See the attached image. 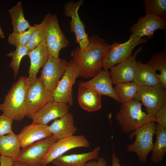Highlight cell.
<instances>
[{"label":"cell","instance_id":"obj_1","mask_svg":"<svg viewBox=\"0 0 166 166\" xmlns=\"http://www.w3.org/2000/svg\"><path fill=\"white\" fill-rule=\"evenodd\" d=\"M89 43L84 48L77 47L72 51V59L79 66L80 77L93 78L101 69L103 59L110 45L98 35H93L89 38Z\"/></svg>","mask_w":166,"mask_h":166},{"label":"cell","instance_id":"obj_2","mask_svg":"<svg viewBox=\"0 0 166 166\" xmlns=\"http://www.w3.org/2000/svg\"><path fill=\"white\" fill-rule=\"evenodd\" d=\"M30 84L28 77L23 76L13 84L0 104L2 114L17 121H21L26 117L25 103Z\"/></svg>","mask_w":166,"mask_h":166},{"label":"cell","instance_id":"obj_3","mask_svg":"<svg viewBox=\"0 0 166 166\" xmlns=\"http://www.w3.org/2000/svg\"><path fill=\"white\" fill-rule=\"evenodd\" d=\"M142 105L140 102L133 99L121 104L115 118L125 133L133 131L148 122H156L154 115L142 111Z\"/></svg>","mask_w":166,"mask_h":166},{"label":"cell","instance_id":"obj_4","mask_svg":"<svg viewBox=\"0 0 166 166\" xmlns=\"http://www.w3.org/2000/svg\"><path fill=\"white\" fill-rule=\"evenodd\" d=\"M156 126L155 121L148 122L136 129L129 136L132 140L136 136L135 141L128 145L127 150L128 152L135 153L141 162L145 163L149 153L152 150L153 143V138L155 134Z\"/></svg>","mask_w":166,"mask_h":166},{"label":"cell","instance_id":"obj_5","mask_svg":"<svg viewBox=\"0 0 166 166\" xmlns=\"http://www.w3.org/2000/svg\"><path fill=\"white\" fill-rule=\"evenodd\" d=\"M42 23L45 29L44 41L49 55L59 58L60 50L68 46L69 42L60 27L57 16L49 13Z\"/></svg>","mask_w":166,"mask_h":166},{"label":"cell","instance_id":"obj_6","mask_svg":"<svg viewBox=\"0 0 166 166\" xmlns=\"http://www.w3.org/2000/svg\"><path fill=\"white\" fill-rule=\"evenodd\" d=\"M146 38H140L131 34L129 39L123 43L115 42L110 45L108 52L103 59L102 68L108 70L116 64L125 60L132 54L134 49L138 45L145 43Z\"/></svg>","mask_w":166,"mask_h":166},{"label":"cell","instance_id":"obj_7","mask_svg":"<svg viewBox=\"0 0 166 166\" xmlns=\"http://www.w3.org/2000/svg\"><path fill=\"white\" fill-rule=\"evenodd\" d=\"M54 100L53 92L45 86L40 77L30 83L25 103L26 117L32 115L48 102Z\"/></svg>","mask_w":166,"mask_h":166},{"label":"cell","instance_id":"obj_8","mask_svg":"<svg viewBox=\"0 0 166 166\" xmlns=\"http://www.w3.org/2000/svg\"><path fill=\"white\" fill-rule=\"evenodd\" d=\"M78 65L72 59L68 62L67 70L53 92L54 100L72 106L73 102L72 87L76 79L80 77Z\"/></svg>","mask_w":166,"mask_h":166},{"label":"cell","instance_id":"obj_9","mask_svg":"<svg viewBox=\"0 0 166 166\" xmlns=\"http://www.w3.org/2000/svg\"><path fill=\"white\" fill-rule=\"evenodd\" d=\"M133 99L145 107L147 113L154 115L166 101V88L160 84L153 86H138Z\"/></svg>","mask_w":166,"mask_h":166},{"label":"cell","instance_id":"obj_10","mask_svg":"<svg viewBox=\"0 0 166 166\" xmlns=\"http://www.w3.org/2000/svg\"><path fill=\"white\" fill-rule=\"evenodd\" d=\"M89 146V141L83 135H73L59 140L51 146L42 158L41 164L42 166H45L72 149L79 147L88 148Z\"/></svg>","mask_w":166,"mask_h":166},{"label":"cell","instance_id":"obj_11","mask_svg":"<svg viewBox=\"0 0 166 166\" xmlns=\"http://www.w3.org/2000/svg\"><path fill=\"white\" fill-rule=\"evenodd\" d=\"M68 62L65 59L49 55L42 67L40 77L45 87L53 92L66 72Z\"/></svg>","mask_w":166,"mask_h":166},{"label":"cell","instance_id":"obj_12","mask_svg":"<svg viewBox=\"0 0 166 166\" xmlns=\"http://www.w3.org/2000/svg\"><path fill=\"white\" fill-rule=\"evenodd\" d=\"M83 0L75 3L73 1L67 2L64 8V14L67 17H71L70 22V31L75 36L76 42L80 48H84L89 44L88 35L85 32V25L80 18L78 11L83 3Z\"/></svg>","mask_w":166,"mask_h":166},{"label":"cell","instance_id":"obj_13","mask_svg":"<svg viewBox=\"0 0 166 166\" xmlns=\"http://www.w3.org/2000/svg\"><path fill=\"white\" fill-rule=\"evenodd\" d=\"M57 141L52 136L37 141L21 149L15 160L26 163L29 166H42L41 163L42 158Z\"/></svg>","mask_w":166,"mask_h":166},{"label":"cell","instance_id":"obj_14","mask_svg":"<svg viewBox=\"0 0 166 166\" xmlns=\"http://www.w3.org/2000/svg\"><path fill=\"white\" fill-rule=\"evenodd\" d=\"M166 21L165 18L157 16L146 14L144 17L140 16L137 22L133 23L130 28L132 34L139 38L146 37L147 39L152 38L154 32L157 30H165Z\"/></svg>","mask_w":166,"mask_h":166},{"label":"cell","instance_id":"obj_15","mask_svg":"<svg viewBox=\"0 0 166 166\" xmlns=\"http://www.w3.org/2000/svg\"><path fill=\"white\" fill-rule=\"evenodd\" d=\"M142 49L143 47H140L133 55L131 54L125 60L109 69V74L113 84L133 81L136 57Z\"/></svg>","mask_w":166,"mask_h":166},{"label":"cell","instance_id":"obj_16","mask_svg":"<svg viewBox=\"0 0 166 166\" xmlns=\"http://www.w3.org/2000/svg\"><path fill=\"white\" fill-rule=\"evenodd\" d=\"M69 109L67 103L53 100L46 103L34 113L31 119L33 122L47 124L50 121L66 114L69 113Z\"/></svg>","mask_w":166,"mask_h":166},{"label":"cell","instance_id":"obj_17","mask_svg":"<svg viewBox=\"0 0 166 166\" xmlns=\"http://www.w3.org/2000/svg\"><path fill=\"white\" fill-rule=\"evenodd\" d=\"M113 85L108 70L101 69L92 79L86 82H81L79 86L91 88L101 96L109 97L120 103Z\"/></svg>","mask_w":166,"mask_h":166},{"label":"cell","instance_id":"obj_18","mask_svg":"<svg viewBox=\"0 0 166 166\" xmlns=\"http://www.w3.org/2000/svg\"><path fill=\"white\" fill-rule=\"evenodd\" d=\"M52 136L47 124L33 122L31 124L24 126L18 135L22 148Z\"/></svg>","mask_w":166,"mask_h":166},{"label":"cell","instance_id":"obj_19","mask_svg":"<svg viewBox=\"0 0 166 166\" xmlns=\"http://www.w3.org/2000/svg\"><path fill=\"white\" fill-rule=\"evenodd\" d=\"M49 129L52 136L57 140L74 135L77 130L74 125L73 116L69 113L54 120L49 126Z\"/></svg>","mask_w":166,"mask_h":166},{"label":"cell","instance_id":"obj_20","mask_svg":"<svg viewBox=\"0 0 166 166\" xmlns=\"http://www.w3.org/2000/svg\"><path fill=\"white\" fill-rule=\"evenodd\" d=\"M30 60L28 78L30 83L36 79L37 74L46 61L49 54L45 41L30 51L27 55Z\"/></svg>","mask_w":166,"mask_h":166},{"label":"cell","instance_id":"obj_21","mask_svg":"<svg viewBox=\"0 0 166 166\" xmlns=\"http://www.w3.org/2000/svg\"><path fill=\"white\" fill-rule=\"evenodd\" d=\"M101 148L98 146L89 152L63 155L54 159L52 163L56 166H83L87 162L98 158Z\"/></svg>","mask_w":166,"mask_h":166},{"label":"cell","instance_id":"obj_22","mask_svg":"<svg viewBox=\"0 0 166 166\" xmlns=\"http://www.w3.org/2000/svg\"><path fill=\"white\" fill-rule=\"evenodd\" d=\"M78 100L81 108L89 112L96 111L101 107V95L88 87L78 85Z\"/></svg>","mask_w":166,"mask_h":166},{"label":"cell","instance_id":"obj_23","mask_svg":"<svg viewBox=\"0 0 166 166\" xmlns=\"http://www.w3.org/2000/svg\"><path fill=\"white\" fill-rule=\"evenodd\" d=\"M156 71L146 64L136 61L133 81L138 86H153L160 85Z\"/></svg>","mask_w":166,"mask_h":166},{"label":"cell","instance_id":"obj_24","mask_svg":"<svg viewBox=\"0 0 166 166\" xmlns=\"http://www.w3.org/2000/svg\"><path fill=\"white\" fill-rule=\"evenodd\" d=\"M18 135L13 132L0 136V154L15 160L21 149Z\"/></svg>","mask_w":166,"mask_h":166},{"label":"cell","instance_id":"obj_25","mask_svg":"<svg viewBox=\"0 0 166 166\" xmlns=\"http://www.w3.org/2000/svg\"><path fill=\"white\" fill-rule=\"evenodd\" d=\"M156 141L152 149L151 160L156 163L163 161L166 153V128L156 124Z\"/></svg>","mask_w":166,"mask_h":166},{"label":"cell","instance_id":"obj_26","mask_svg":"<svg viewBox=\"0 0 166 166\" xmlns=\"http://www.w3.org/2000/svg\"><path fill=\"white\" fill-rule=\"evenodd\" d=\"M8 13L12 21L13 32H23L31 27L29 22L24 17L22 2H19L9 9Z\"/></svg>","mask_w":166,"mask_h":166},{"label":"cell","instance_id":"obj_27","mask_svg":"<svg viewBox=\"0 0 166 166\" xmlns=\"http://www.w3.org/2000/svg\"><path fill=\"white\" fill-rule=\"evenodd\" d=\"M156 71H160L157 76L160 84L166 88V51L165 49L159 51L153 55L146 63Z\"/></svg>","mask_w":166,"mask_h":166},{"label":"cell","instance_id":"obj_28","mask_svg":"<svg viewBox=\"0 0 166 166\" xmlns=\"http://www.w3.org/2000/svg\"><path fill=\"white\" fill-rule=\"evenodd\" d=\"M138 86L135 82H123L115 85V91L121 104L127 102L133 99L135 96Z\"/></svg>","mask_w":166,"mask_h":166},{"label":"cell","instance_id":"obj_29","mask_svg":"<svg viewBox=\"0 0 166 166\" xmlns=\"http://www.w3.org/2000/svg\"><path fill=\"white\" fill-rule=\"evenodd\" d=\"M143 3L146 14L152 15L162 18L166 17V0H144Z\"/></svg>","mask_w":166,"mask_h":166},{"label":"cell","instance_id":"obj_30","mask_svg":"<svg viewBox=\"0 0 166 166\" xmlns=\"http://www.w3.org/2000/svg\"><path fill=\"white\" fill-rule=\"evenodd\" d=\"M30 51L26 45H19L16 47L14 51L11 50L6 56L11 57L12 59L9 67L13 69L14 78L17 77L20 68V64L22 58L25 55H27Z\"/></svg>","mask_w":166,"mask_h":166},{"label":"cell","instance_id":"obj_31","mask_svg":"<svg viewBox=\"0 0 166 166\" xmlns=\"http://www.w3.org/2000/svg\"><path fill=\"white\" fill-rule=\"evenodd\" d=\"M38 26V24H35L25 31L19 33L13 32L8 37V43L16 47L19 45H26L32 34Z\"/></svg>","mask_w":166,"mask_h":166},{"label":"cell","instance_id":"obj_32","mask_svg":"<svg viewBox=\"0 0 166 166\" xmlns=\"http://www.w3.org/2000/svg\"><path fill=\"white\" fill-rule=\"evenodd\" d=\"M45 28L41 22L38 24L37 28L32 33L26 45L30 51L35 48L45 41Z\"/></svg>","mask_w":166,"mask_h":166},{"label":"cell","instance_id":"obj_33","mask_svg":"<svg viewBox=\"0 0 166 166\" xmlns=\"http://www.w3.org/2000/svg\"><path fill=\"white\" fill-rule=\"evenodd\" d=\"M13 121L3 114L0 115V136L13 132L12 127Z\"/></svg>","mask_w":166,"mask_h":166},{"label":"cell","instance_id":"obj_34","mask_svg":"<svg viewBox=\"0 0 166 166\" xmlns=\"http://www.w3.org/2000/svg\"><path fill=\"white\" fill-rule=\"evenodd\" d=\"M156 122L160 126L166 128V101L154 115Z\"/></svg>","mask_w":166,"mask_h":166},{"label":"cell","instance_id":"obj_35","mask_svg":"<svg viewBox=\"0 0 166 166\" xmlns=\"http://www.w3.org/2000/svg\"><path fill=\"white\" fill-rule=\"evenodd\" d=\"M83 166H108L107 162L103 157H99L97 161L94 160L89 161Z\"/></svg>","mask_w":166,"mask_h":166},{"label":"cell","instance_id":"obj_36","mask_svg":"<svg viewBox=\"0 0 166 166\" xmlns=\"http://www.w3.org/2000/svg\"><path fill=\"white\" fill-rule=\"evenodd\" d=\"M14 161L11 158L1 155L0 166H13Z\"/></svg>","mask_w":166,"mask_h":166},{"label":"cell","instance_id":"obj_37","mask_svg":"<svg viewBox=\"0 0 166 166\" xmlns=\"http://www.w3.org/2000/svg\"><path fill=\"white\" fill-rule=\"evenodd\" d=\"M112 157V166H122L120 163V160L114 152L113 145V153Z\"/></svg>","mask_w":166,"mask_h":166},{"label":"cell","instance_id":"obj_38","mask_svg":"<svg viewBox=\"0 0 166 166\" xmlns=\"http://www.w3.org/2000/svg\"><path fill=\"white\" fill-rule=\"evenodd\" d=\"M13 166H29L28 164L24 162L15 160Z\"/></svg>","mask_w":166,"mask_h":166},{"label":"cell","instance_id":"obj_39","mask_svg":"<svg viewBox=\"0 0 166 166\" xmlns=\"http://www.w3.org/2000/svg\"><path fill=\"white\" fill-rule=\"evenodd\" d=\"M5 38L4 34L0 26V38L3 39Z\"/></svg>","mask_w":166,"mask_h":166},{"label":"cell","instance_id":"obj_40","mask_svg":"<svg viewBox=\"0 0 166 166\" xmlns=\"http://www.w3.org/2000/svg\"><path fill=\"white\" fill-rule=\"evenodd\" d=\"M0 156H1V155H0Z\"/></svg>","mask_w":166,"mask_h":166}]
</instances>
